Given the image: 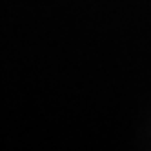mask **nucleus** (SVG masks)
<instances>
[]
</instances>
